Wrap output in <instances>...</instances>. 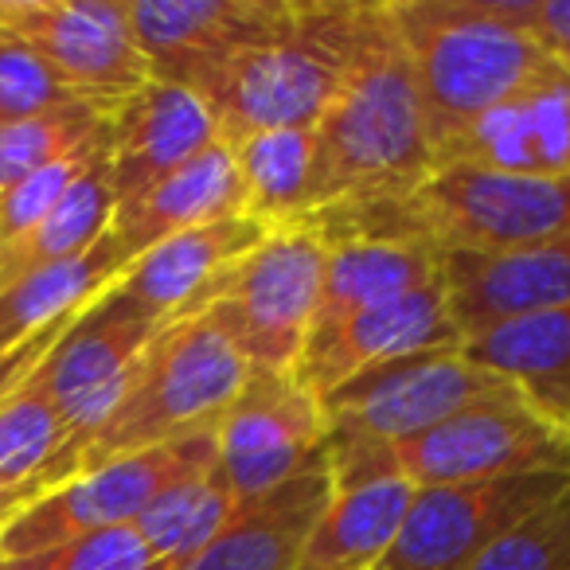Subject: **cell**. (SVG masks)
Here are the masks:
<instances>
[{
    "mask_svg": "<svg viewBox=\"0 0 570 570\" xmlns=\"http://www.w3.org/2000/svg\"><path fill=\"white\" fill-rule=\"evenodd\" d=\"M325 461V411L294 375L250 372L215 426V481L235 504Z\"/></svg>",
    "mask_w": 570,
    "mask_h": 570,
    "instance_id": "11",
    "label": "cell"
},
{
    "mask_svg": "<svg viewBox=\"0 0 570 570\" xmlns=\"http://www.w3.org/2000/svg\"><path fill=\"white\" fill-rule=\"evenodd\" d=\"M160 328L165 325L149 321L137 305H129L114 282L59 333V341L40 360L36 380L43 383L51 406L67 426V450L51 473L56 484L79 473L82 450L114 414L118 399L126 395L137 360Z\"/></svg>",
    "mask_w": 570,
    "mask_h": 570,
    "instance_id": "9",
    "label": "cell"
},
{
    "mask_svg": "<svg viewBox=\"0 0 570 570\" xmlns=\"http://www.w3.org/2000/svg\"><path fill=\"white\" fill-rule=\"evenodd\" d=\"M0 32L32 48L75 98L106 114L149 82L126 0H0Z\"/></svg>",
    "mask_w": 570,
    "mask_h": 570,
    "instance_id": "10",
    "label": "cell"
},
{
    "mask_svg": "<svg viewBox=\"0 0 570 570\" xmlns=\"http://www.w3.org/2000/svg\"><path fill=\"white\" fill-rule=\"evenodd\" d=\"M461 352L512 383L531 411L570 434V305L497 321L465 336Z\"/></svg>",
    "mask_w": 570,
    "mask_h": 570,
    "instance_id": "23",
    "label": "cell"
},
{
    "mask_svg": "<svg viewBox=\"0 0 570 570\" xmlns=\"http://www.w3.org/2000/svg\"><path fill=\"white\" fill-rule=\"evenodd\" d=\"M391 20L411 59L434 160L461 129L551 63L504 17L500 0H403L391 4Z\"/></svg>",
    "mask_w": 570,
    "mask_h": 570,
    "instance_id": "2",
    "label": "cell"
},
{
    "mask_svg": "<svg viewBox=\"0 0 570 570\" xmlns=\"http://www.w3.org/2000/svg\"><path fill=\"white\" fill-rule=\"evenodd\" d=\"M215 469V430L212 434L184 438V442L153 445V450L129 453V458L106 461L71 481L43 492L28 504L17 520L0 528V554L4 562L28 559L67 539L95 535V531L134 528L137 515L153 504L165 489L188 481V476Z\"/></svg>",
    "mask_w": 570,
    "mask_h": 570,
    "instance_id": "8",
    "label": "cell"
},
{
    "mask_svg": "<svg viewBox=\"0 0 570 570\" xmlns=\"http://www.w3.org/2000/svg\"><path fill=\"white\" fill-rule=\"evenodd\" d=\"M497 399L520 395L497 372L473 364L461 352V344L414 352V356L372 367V372L356 375L352 383L321 399L325 442L395 450V445L450 422L453 414L481 403H497Z\"/></svg>",
    "mask_w": 570,
    "mask_h": 570,
    "instance_id": "7",
    "label": "cell"
},
{
    "mask_svg": "<svg viewBox=\"0 0 570 570\" xmlns=\"http://www.w3.org/2000/svg\"><path fill=\"white\" fill-rule=\"evenodd\" d=\"M114 188H110V153L20 238L0 246V289L36 269L59 266L87 254L106 230L114 227Z\"/></svg>",
    "mask_w": 570,
    "mask_h": 570,
    "instance_id": "26",
    "label": "cell"
},
{
    "mask_svg": "<svg viewBox=\"0 0 570 570\" xmlns=\"http://www.w3.org/2000/svg\"><path fill=\"white\" fill-rule=\"evenodd\" d=\"M106 137H110V188L118 207L219 141L199 95L160 79H149L137 95L114 106L106 118Z\"/></svg>",
    "mask_w": 570,
    "mask_h": 570,
    "instance_id": "18",
    "label": "cell"
},
{
    "mask_svg": "<svg viewBox=\"0 0 570 570\" xmlns=\"http://www.w3.org/2000/svg\"><path fill=\"white\" fill-rule=\"evenodd\" d=\"M40 497H43L40 484H20V489H4V484H0V528L9 520H17V515L24 512L28 504H36Z\"/></svg>",
    "mask_w": 570,
    "mask_h": 570,
    "instance_id": "36",
    "label": "cell"
},
{
    "mask_svg": "<svg viewBox=\"0 0 570 570\" xmlns=\"http://www.w3.org/2000/svg\"><path fill=\"white\" fill-rule=\"evenodd\" d=\"M106 118L110 114L95 102H67L36 118L0 126V191L95 141L106 129Z\"/></svg>",
    "mask_w": 570,
    "mask_h": 570,
    "instance_id": "30",
    "label": "cell"
},
{
    "mask_svg": "<svg viewBox=\"0 0 570 570\" xmlns=\"http://www.w3.org/2000/svg\"><path fill=\"white\" fill-rule=\"evenodd\" d=\"M333 497L302 547L297 570H375L403 531L414 484L383 445H333Z\"/></svg>",
    "mask_w": 570,
    "mask_h": 570,
    "instance_id": "15",
    "label": "cell"
},
{
    "mask_svg": "<svg viewBox=\"0 0 570 570\" xmlns=\"http://www.w3.org/2000/svg\"><path fill=\"white\" fill-rule=\"evenodd\" d=\"M246 196V219L285 227L305 215L317 134L313 129H262L230 145Z\"/></svg>",
    "mask_w": 570,
    "mask_h": 570,
    "instance_id": "27",
    "label": "cell"
},
{
    "mask_svg": "<svg viewBox=\"0 0 570 570\" xmlns=\"http://www.w3.org/2000/svg\"><path fill=\"white\" fill-rule=\"evenodd\" d=\"M438 165L489 168L515 176H570V67L547 63L515 95L461 129Z\"/></svg>",
    "mask_w": 570,
    "mask_h": 570,
    "instance_id": "17",
    "label": "cell"
},
{
    "mask_svg": "<svg viewBox=\"0 0 570 570\" xmlns=\"http://www.w3.org/2000/svg\"><path fill=\"white\" fill-rule=\"evenodd\" d=\"M411 223L442 254H504L570 235V176L438 165L406 191Z\"/></svg>",
    "mask_w": 570,
    "mask_h": 570,
    "instance_id": "6",
    "label": "cell"
},
{
    "mask_svg": "<svg viewBox=\"0 0 570 570\" xmlns=\"http://www.w3.org/2000/svg\"><path fill=\"white\" fill-rule=\"evenodd\" d=\"M0 570H9V562H4V554H0Z\"/></svg>",
    "mask_w": 570,
    "mask_h": 570,
    "instance_id": "37",
    "label": "cell"
},
{
    "mask_svg": "<svg viewBox=\"0 0 570 570\" xmlns=\"http://www.w3.org/2000/svg\"><path fill=\"white\" fill-rule=\"evenodd\" d=\"M235 500L227 497L212 473L188 476V481L165 489L141 515H137L134 531L141 535L145 551L153 554L157 570H176L188 562L223 523L235 512Z\"/></svg>",
    "mask_w": 570,
    "mask_h": 570,
    "instance_id": "28",
    "label": "cell"
},
{
    "mask_svg": "<svg viewBox=\"0 0 570 570\" xmlns=\"http://www.w3.org/2000/svg\"><path fill=\"white\" fill-rule=\"evenodd\" d=\"M391 453L414 489H438L535 469H570V434L523 399H497L453 414Z\"/></svg>",
    "mask_w": 570,
    "mask_h": 570,
    "instance_id": "13",
    "label": "cell"
},
{
    "mask_svg": "<svg viewBox=\"0 0 570 570\" xmlns=\"http://www.w3.org/2000/svg\"><path fill=\"white\" fill-rule=\"evenodd\" d=\"M360 4H302L294 28L191 82L223 145L262 129H313L344 79Z\"/></svg>",
    "mask_w": 570,
    "mask_h": 570,
    "instance_id": "4",
    "label": "cell"
},
{
    "mask_svg": "<svg viewBox=\"0 0 570 570\" xmlns=\"http://www.w3.org/2000/svg\"><path fill=\"white\" fill-rule=\"evenodd\" d=\"M129 262H134V254L121 246L114 230H106L79 258L36 269V274L4 285L0 289V356L40 336L43 328L59 325V321L79 317L98 294H106L126 274Z\"/></svg>",
    "mask_w": 570,
    "mask_h": 570,
    "instance_id": "24",
    "label": "cell"
},
{
    "mask_svg": "<svg viewBox=\"0 0 570 570\" xmlns=\"http://www.w3.org/2000/svg\"><path fill=\"white\" fill-rule=\"evenodd\" d=\"M465 570H570V484L492 539Z\"/></svg>",
    "mask_w": 570,
    "mask_h": 570,
    "instance_id": "31",
    "label": "cell"
},
{
    "mask_svg": "<svg viewBox=\"0 0 570 570\" xmlns=\"http://www.w3.org/2000/svg\"><path fill=\"white\" fill-rule=\"evenodd\" d=\"M453 344H461V333L450 317L445 285L434 282L426 289H414V294L313 333L294 367V380L321 403L372 367L414 356V352L453 348Z\"/></svg>",
    "mask_w": 570,
    "mask_h": 570,
    "instance_id": "16",
    "label": "cell"
},
{
    "mask_svg": "<svg viewBox=\"0 0 570 570\" xmlns=\"http://www.w3.org/2000/svg\"><path fill=\"white\" fill-rule=\"evenodd\" d=\"M223 219H246V196L230 145L215 141L199 157L168 173L149 191L114 212V235L129 254L153 250L165 238Z\"/></svg>",
    "mask_w": 570,
    "mask_h": 570,
    "instance_id": "22",
    "label": "cell"
},
{
    "mask_svg": "<svg viewBox=\"0 0 570 570\" xmlns=\"http://www.w3.org/2000/svg\"><path fill=\"white\" fill-rule=\"evenodd\" d=\"M67 102H82V98H75L32 48L0 32V126L36 118Z\"/></svg>",
    "mask_w": 570,
    "mask_h": 570,
    "instance_id": "33",
    "label": "cell"
},
{
    "mask_svg": "<svg viewBox=\"0 0 570 570\" xmlns=\"http://www.w3.org/2000/svg\"><path fill=\"white\" fill-rule=\"evenodd\" d=\"M106 153H110V137H106V129H102V134H98L95 141L82 145V149L67 153L63 160L24 176V180L12 184L9 191H0V246L20 238L24 230H32L36 223H40L43 215H48L51 207H56L59 199H63L67 191H71L75 184L106 157Z\"/></svg>",
    "mask_w": 570,
    "mask_h": 570,
    "instance_id": "32",
    "label": "cell"
},
{
    "mask_svg": "<svg viewBox=\"0 0 570 570\" xmlns=\"http://www.w3.org/2000/svg\"><path fill=\"white\" fill-rule=\"evenodd\" d=\"M333 497L328 458L282 489L238 504L230 520L176 570H297L302 547Z\"/></svg>",
    "mask_w": 570,
    "mask_h": 570,
    "instance_id": "21",
    "label": "cell"
},
{
    "mask_svg": "<svg viewBox=\"0 0 570 570\" xmlns=\"http://www.w3.org/2000/svg\"><path fill=\"white\" fill-rule=\"evenodd\" d=\"M297 9L294 0H126L149 79L176 87H191L238 51L282 40Z\"/></svg>",
    "mask_w": 570,
    "mask_h": 570,
    "instance_id": "14",
    "label": "cell"
},
{
    "mask_svg": "<svg viewBox=\"0 0 570 570\" xmlns=\"http://www.w3.org/2000/svg\"><path fill=\"white\" fill-rule=\"evenodd\" d=\"M442 285L461 341L520 313L570 305V235L504 254H442Z\"/></svg>",
    "mask_w": 570,
    "mask_h": 570,
    "instance_id": "19",
    "label": "cell"
},
{
    "mask_svg": "<svg viewBox=\"0 0 570 570\" xmlns=\"http://www.w3.org/2000/svg\"><path fill=\"white\" fill-rule=\"evenodd\" d=\"M313 134L305 215L341 199L411 191L434 173V141L391 4L356 9L348 67Z\"/></svg>",
    "mask_w": 570,
    "mask_h": 570,
    "instance_id": "1",
    "label": "cell"
},
{
    "mask_svg": "<svg viewBox=\"0 0 570 570\" xmlns=\"http://www.w3.org/2000/svg\"><path fill=\"white\" fill-rule=\"evenodd\" d=\"M328 246L302 223L269 227L207 297L204 313L250 372L294 375L313 333Z\"/></svg>",
    "mask_w": 570,
    "mask_h": 570,
    "instance_id": "5",
    "label": "cell"
},
{
    "mask_svg": "<svg viewBox=\"0 0 570 570\" xmlns=\"http://www.w3.org/2000/svg\"><path fill=\"white\" fill-rule=\"evenodd\" d=\"M442 282V250L430 243H341L328 246L325 285L313 333ZM309 333V336H313Z\"/></svg>",
    "mask_w": 570,
    "mask_h": 570,
    "instance_id": "25",
    "label": "cell"
},
{
    "mask_svg": "<svg viewBox=\"0 0 570 570\" xmlns=\"http://www.w3.org/2000/svg\"><path fill=\"white\" fill-rule=\"evenodd\" d=\"M9 570H157V562L134 528H114L67 539L28 559H12Z\"/></svg>",
    "mask_w": 570,
    "mask_h": 570,
    "instance_id": "34",
    "label": "cell"
},
{
    "mask_svg": "<svg viewBox=\"0 0 570 570\" xmlns=\"http://www.w3.org/2000/svg\"><path fill=\"white\" fill-rule=\"evenodd\" d=\"M67 450V426L51 406L36 372L20 387L0 399V484H40L43 492L56 489L51 473Z\"/></svg>",
    "mask_w": 570,
    "mask_h": 570,
    "instance_id": "29",
    "label": "cell"
},
{
    "mask_svg": "<svg viewBox=\"0 0 570 570\" xmlns=\"http://www.w3.org/2000/svg\"><path fill=\"white\" fill-rule=\"evenodd\" d=\"M266 227L254 219H223L165 238L153 250L137 254L118 277V294L157 325L196 317L219 277L250 250Z\"/></svg>",
    "mask_w": 570,
    "mask_h": 570,
    "instance_id": "20",
    "label": "cell"
},
{
    "mask_svg": "<svg viewBox=\"0 0 570 570\" xmlns=\"http://www.w3.org/2000/svg\"><path fill=\"white\" fill-rule=\"evenodd\" d=\"M71 321H59V325L43 328L40 336H32V341H24L20 348H12V352H4V356H0V399L9 395L12 387H20V383H24L28 375H32L36 367H40V360L48 356V348L59 341V333H63V328L71 325Z\"/></svg>",
    "mask_w": 570,
    "mask_h": 570,
    "instance_id": "35",
    "label": "cell"
},
{
    "mask_svg": "<svg viewBox=\"0 0 570 570\" xmlns=\"http://www.w3.org/2000/svg\"><path fill=\"white\" fill-rule=\"evenodd\" d=\"M570 484V469L414 489L403 531L375 570H465L492 539Z\"/></svg>",
    "mask_w": 570,
    "mask_h": 570,
    "instance_id": "12",
    "label": "cell"
},
{
    "mask_svg": "<svg viewBox=\"0 0 570 570\" xmlns=\"http://www.w3.org/2000/svg\"><path fill=\"white\" fill-rule=\"evenodd\" d=\"M246 380V360L207 313L173 321L141 352L126 395L82 450L79 473L153 445L212 434Z\"/></svg>",
    "mask_w": 570,
    "mask_h": 570,
    "instance_id": "3",
    "label": "cell"
}]
</instances>
